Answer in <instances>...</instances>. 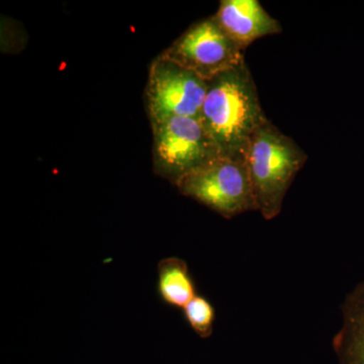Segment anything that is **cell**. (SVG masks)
Returning <instances> with one entry per match:
<instances>
[{
  "label": "cell",
  "mask_w": 364,
  "mask_h": 364,
  "mask_svg": "<svg viewBox=\"0 0 364 364\" xmlns=\"http://www.w3.org/2000/svg\"><path fill=\"white\" fill-rule=\"evenodd\" d=\"M182 310L189 327L200 338L207 339L212 336L215 311L208 299L203 296H196Z\"/></svg>",
  "instance_id": "obj_10"
},
{
  "label": "cell",
  "mask_w": 364,
  "mask_h": 364,
  "mask_svg": "<svg viewBox=\"0 0 364 364\" xmlns=\"http://www.w3.org/2000/svg\"><path fill=\"white\" fill-rule=\"evenodd\" d=\"M243 52L210 16L191 26L160 55L208 81L243 63Z\"/></svg>",
  "instance_id": "obj_6"
},
{
  "label": "cell",
  "mask_w": 364,
  "mask_h": 364,
  "mask_svg": "<svg viewBox=\"0 0 364 364\" xmlns=\"http://www.w3.org/2000/svg\"><path fill=\"white\" fill-rule=\"evenodd\" d=\"M207 95V81L193 71L163 58L152 62L145 90L150 123L173 117L198 119Z\"/></svg>",
  "instance_id": "obj_5"
},
{
  "label": "cell",
  "mask_w": 364,
  "mask_h": 364,
  "mask_svg": "<svg viewBox=\"0 0 364 364\" xmlns=\"http://www.w3.org/2000/svg\"><path fill=\"white\" fill-rule=\"evenodd\" d=\"M214 20L241 49L254 41L282 32V26L257 0H223Z\"/></svg>",
  "instance_id": "obj_7"
},
{
  "label": "cell",
  "mask_w": 364,
  "mask_h": 364,
  "mask_svg": "<svg viewBox=\"0 0 364 364\" xmlns=\"http://www.w3.org/2000/svg\"><path fill=\"white\" fill-rule=\"evenodd\" d=\"M257 210L267 221L280 214L284 198L306 155L269 121L251 136L246 155Z\"/></svg>",
  "instance_id": "obj_2"
},
{
  "label": "cell",
  "mask_w": 364,
  "mask_h": 364,
  "mask_svg": "<svg viewBox=\"0 0 364 364\" xmlns=\"http://www.w3.org/2000/svg\"><path fill=\"white\" fill-rule=\"evenodd\" d=\"M181 195L207 205L226 219L257 210L246 159L220 156L176 184Z\"/></svg>",
  "instance_id": "obj_3"
},
{
  "label": "cell",
  "mask_w": 364,
  "mask_h": 364,
  "mask_svg": "<svg viewBox=\"0 0 364 364\" xmlns=\"http://www.w3.org/2000/svg\"><path fill=\"white\" fill-rule=\"evenodd\" d=\"M158 291L165 304L179 309L198 296L186 261L168 257L158 263Z\"/></svg>",
  "instance_id": "obj_9"
},
{
  "label": "cell",
  "mask_w": 364,
  "mask_h": 364,
  "mask_svg": "<svg viewBox=\"0 0 364 364\" xmlns=\"http://www.w3.org/2000/svg\"><path fill=\"white\" fill-rule=\"evenodd\" d=\"M151 128L154 172L176 186L191 172L221 155L196 117H169L153 122Z\"/></svg>",
  "instance_id": "obj_4"
},
{
  "label": "cell",
  "mask_w": 364,
  "mask_h": 364,
  "mask_svg": "<svg viewBox=\"0 0 364 364\" xmlns=\"http://www.w3.org/2000/svg\"><path fill=\"white\" fill-rule=\"evenodd\" d=\"M198 119L222 156L246 159L251 136L268 119L245 61L207 81Z\"/></svg>",
  "instance_id": "obj_1"
},
{
  "label": "cell",
  "mask_w": 364,
  "mask_h": 364,
  "mask_svg": "<svg viewBox=\"0 0 364 364\" xmlns=\"http://www.w3.org/2000/svg\"><path fill=\"white\" fill-rule=\"evenodd\" d=\"M342 325L332 340L338 364H364V280L345 296Z\"/></svg>",
  "instance_id": "obj_8"
}]
</instances>
